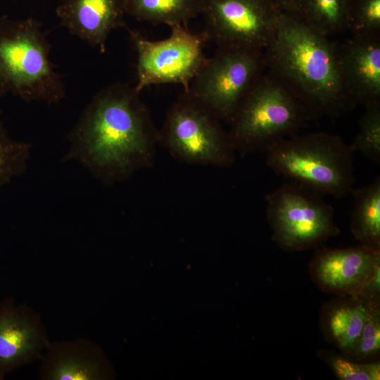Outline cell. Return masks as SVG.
I'll list each match as a JSON object with an SVG mask.
<instances>
[{"mask_svg":"<svg viewBox=\"0 0 380 380\" xmlns=\"http://www.w3.org/2000/svg\"><path fill=\"white\" fill-rule=\"evenodd\" d=\"M31 148V144L8 136L0 115V188L25 172Z\"/></svg>","mask_w":380,"mask_h":380,"instance_id":"ffe728a7","label":"cell"},{"mask_svg":"<svg viewBox=\"0 0 380 380\" xmlns=\"http://www.w3.org/2000/svg\"><path fill=\"white\" fill-rule=\"evenodd\" d=\"M348 30L353 35L379 34L380 0H351Z\"/></svg>","mask_w":380,"mask_h":380,"instance_id":"cb8c5ba5","label":"cell"},{"mask_svg":"<svg viewBox=\"0 0 380 380\" xmlns=\"http://www.w3.org/2000/svg\"><path fill=\"white\" fill-rule=\"evenodd\" d=\"M351 193L354 198L351 233L360 245L380 249V177Z\"/></svg>","mask_w":380,"mask_h":380,"instance_id":"e0dca14e","label":"cell"},{"mask_svg":"<svg viewBox=\"0 0 380 380\" xmlns=\"http://www.w3.org/2000/svg\"><path fill=\"white\" fill-rule=\"evenodd\" d=\"M203 0H125V12L138 21L188 27L201 14Z\"/></svg>","mask_w":380,"mask_h":380,"instance_id":"ac0fdd59","label":"cell"},{"mask_svg":"<svg viewBox=\"0 0 380 380\" xmlns=\"http://www.w3.org/2000/svg\"><path fill=\"white\" fill-rule=\"evenodd\" d=\"M282 13L296 15L300 9L301 0H273Z\"/></svg>","mask_w":380,"mask_h":380,"instance_id":"d4e9b609","label":"cell"},{"mask_svg":"<svg viewBox=\"0 0 380 380\" xmlns=\"http://www.w3.org/2000/svg\"><path fill=\"white\" fill-rule=\"evenodd\" d=\"M351 0H301L296 16L315 32L329 35L348 30Z\"/></svg>","mask_w":380,"mask_h":380,"instance_id":"d6986e66","label":"cell"},{"mask_svg":"<svg viewBox=\"0 0 380 380\" xmlns=\"http://www.w3.org/2000/svg\"><path fill=\"white\" fill-rule=\"evenodd\" d=\"M170 28V36L158 41L127 28L137 53L134 88L139 92L150 85L170 83L180 84L187 90L207 59L203 32L195 34L182 25Z\"/></svg>","mask_w":380,"mask_h":380,"instance_id":"9c48e42d","label":"cell"},{"mask_svg":"<svg viewBox=\"0 0 380 380\" xmlns=\"http://www.w3.org/2000/svg\"><path fill=\"white\" fill-rule=\"evenodd\" d=\"M367 311L362 329L345 357L361 362L376 361L380 351L379 301H365Z\"/></svg>","mask_w":380,"mask_h":380,"instance_id":"44dd1931","label":"cell"},{"mask_svg":"<svg viewBox=\"0 0 380 380\" xmlns=\"http://www.w3.org/2000/svg\"><path fill=\"white\" fill-rule=\"evenodd\" d=\"M42 357L39 377L46 380H98L110 369L97 346L89 340L49 343Z\"/></svg>","mask_w":380,"mask_h":380,"instance_id":"9a60e30c","label":"cell"},{"mask_svg":"<svg viewBox=\"0 0 380 380\" xmlns=\"http://www.w3.org/2000/svg\"><path fill=\"white\" fill-rule=\"evenodd\" d=\"M267 61L309 115H338L355 106L341 74L338 46L296 15L282 13Z\"/></svg>","mask_w":380,"mask_h":380,"instance_id":"7a4b0ae2","label":"cell"},{"mask_svg":"<svg viewBox=\"0 0 380 380\" xmlns=\"http://www.w3.org/2000/svg\"><path fill=\"white\" fill-rule=\"evenodd\" d=\"M338 50L344 83L355 103H379V34L353 35Z\"/></svg>","mask_w":380,"mask_h":380,"instance_id":"5bb4252c","label":"cell"},{"mask_svg":"<svg viewBox=\"0 0 380 380\" xmlns=\"http://www.w3.org/2000/svg\"><path fill=\"white\" fill-rule=\"evenodd\" d=\"M125 0H65L56 8L61 24L101 53L110 32L126 27Z\"/></svg>","mask_w":380,"mask_h":380,"instance_id":"4fadbf2b","label":"cell"},{"mask_svg":"<svg viewBox=\"0 0 380 380\" xmlns=\"http://www.w3.org/2000/svg\"><path fill=\"white\" fill-rule=\"evenodd\" d=\"M51 44L32 18L0 15V96L25 101L59 103L65 97L63 76L49 55Z\"/></svg>","mask_w":380,"mask_h":380,"instance_id":"3957f363","label":"cell"},{"mask_svg":"<svg viewBox=\"0 0 380 380\" xmlns=\"http://www.w3.org/2000/svg\"><path fill=\"white\" fill-rule=\"evenodd\" d=\"M318 355L331 367L341 380H379L380 363L361 362L350 360L331 351L319 350Z\"/></svg>","mask_w":380,"mask_h":380,"instance_id":"603a6c76","label":"cell"},{"mask_svg":"<svg viewBox=\"0 0 380 380\" xmlns=\"http://www.w3.org/2000/svg\"><path fill=\"white\" fill-rule=\"evenodd\" d=\"M207 41L217 48L266 49L282 14L273 0H203Z\"/></svg>","mask_w":380,"mask_h":380,"instance_id":"30bf717a","label":"cell"},{"mask_svg":"<svg viewBox=\"0 0 380 380\" xmlns=\"http://www.w3.org/2000/svg\"><path fill=\"white\" fill-rule=\"evenodd\" d=\"M367 311L364 300L348 296H338L323 309L321 327L324 336L343 356L355 345L362 329Z\"/></svg>","mask_w":380,"mask_h":380,"instance_id":"2e32d148","label":"cell"},{"mask_svg":"<svg viewBox=\"0 0 380 380\" xmlns=\"http://www.w3.org/2000/svg\"><path fill=\"white\" fill-rule=\"evenodd\" d=\"M266 164L289 182L340 198L353 189V151L336 135H292L271 144Z\"/></svg>","mask_w":380,"mask_h":380,"instance_id":"277c9868","label":"cell"},{"mask_svg":"<svg viewBox=\"0 0 380 380\" xmlns=\"http://www.w3.org/2000/svg\"><path fill=\"white\" fill-rule=\"evenodd\" d=\"M265 58L261 50L217 48L191 82L187 90L220 120H230L260 77Z\"/></svg>","mask_w":380,"mask_h":380,"instance_id":"ba28073f","label":"cell"},{"mask_svg":"<svg viewBox=\"0 0 380 380\" xmlns=\"http://www.w3.org/2000/svg\"><path fill=\"white\" fill-rule=\"evenodd\" d=\"M308 111L294 91L278 77H260L245 95L231 120L228 133L235 151H265L302 127Z\"/></svg>","mask_w":380,"mask_h":380,"instance_id":"5b68a950","label":"cell"},{"mask_svg":"<svg viewBox=\"0 0 380 380\" xmlns=\"http://www.w3.org/2000/svg\"><path fill=\"white\" fill-rule=\"evenodd\" d=\"M134 87L98 91L70 135L65 160L76 159L105 182L125 179L154 162L158 132Z\"/></svg>","mask_w":380,"mask_h":380,"instance_id":"6da1fadb","label":"cell"},{"mask_svg":"<svg viewBox=\"0 0 380 380\" xmlns=\"http://www.w3.org/2000/svg\"><path fill=\"white\" fill-rule=\"evenodd\" d=\"M367 109L359 125V130L350 145L374 163L380 164V106L379 103L366 105Z\"/></svg>","mask_w":380,"mask_h":380,"instance_id":"7402d4cb","label":"cell"},{"mask_svg":"<svg viewBox=\"0 0 380 380\" xmlns=\"http://www.w3.org/2000/svg\"><path fill=\"white\" fill-rule=\"evenodd\" d=\"M49 341L42 321L29 306L6 298L0 304V380L42 357Z\"/></svg>","mask_w":380,"mask_h":380,"instance_id":"7c38bea8","label":"cell"},{"mask_svg":"<svg viewBox=\"0 0 380 380\" xmlns=\"http://www.w3.org/2000/svg\"><path fill=\"white\" fill-rule=\"evenodd\" d=\"M315 284L323 291L361 298L380 272V249L362 245L317 251L309 265Z\"/></svg>","mask_w":380,"mask_h":380,"instance_id":"8fae6325","label":"cell"},{"mask_svg":"<svg viewBox=\"0 0 380 380\" xmlns=\"http://www.w3.org/2000/svg\"><path fill=\"white\" fill-rule=\"evenodd\" d=\"M220 120L184 91L169 109L158 132V141L178 160L229 167L235 161V151Z\"/></svg>","mask_w":380,"mask_h":380,"instance_id":"8992f818","label":"cell"},{"mask_svg":"<svg viewBox=\"0 0 380 380\" xmlns=\"http://www.w3.org/2000/svg\"><path fill=\"white\" fill-rule=\"evenodd\" d=\"M265 200L272 239L283 250L315 248L340 233L333 206L301 185L288 181L267 194Z\"/></svg>","mask_w":380,"mask_h":380,"instance_id":"52a82bcc","label":"cell"}]
</instances>
